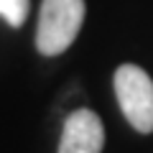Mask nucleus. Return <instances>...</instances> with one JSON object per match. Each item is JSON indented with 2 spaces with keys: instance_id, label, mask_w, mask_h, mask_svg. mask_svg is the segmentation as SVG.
Segmentation results:
<instances>
[{
  "instance_id": "nucleus-1",
  "label": "nucleus",
  "mask_w": 153,
  "mask_h": 153,
  "mask_svg": "<svg viewBox=\"0 0 153 153\" xmlns=\"http://www.w3.org/2000/svg\"><path fill=\"white\" fill-rule=\"evenodd\" d=\"M84 23V0H44L38 10L36 49L44 56H59L74 44Z\"/></svg>"
},
{
  "instance_id": "nucleus-2",
  "label": "nucleus",
  "mask_w": 153,
  "mask_h": 153,
  "mask_svg": "<svg viewBox=\"0 0 153 153\" xmlns=\"http://www.w3.org/2000/svg\"><path fill=\"white\" fill-rule=\"evenodd\" d=\"M115 97L138 133H153V79L138 64H120L112 76Z\"/></svg>"
},
{
  "instance_id": "nucleus-3",
  "label": "nucleus",
  "mask_w": 153,
  "mask_h": 153,
  "mask_svg": "<svg viewBox=\"0 0 153 153\" xmlns=\"http://www.w3.org/2000/svg\"><path fill=\"white\" fill-rule=\"evenodd\" d=\"M105 125L100 115L87 107H79L66 117L56 153H102Z\"/></svg>"
},
{
  "instance_id": "nucleus-4",
  "label": "nucleus",
  "mask_w": 153,
  "mask_h": 153,
  "mask_svg": "<svg viewBox=\"0 0 153 153\" xmlns=\"http://www.w3.org/2000/svg\"><path fill=\"white\" fill-rule=\"evenodd\" d=\"M31 0H0V18H5L10 28H21L28 18Z\"/></svg>"
}]
</instances>
